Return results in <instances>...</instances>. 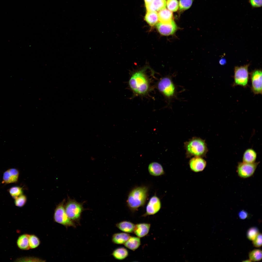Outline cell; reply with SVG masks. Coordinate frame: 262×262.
Wrapping results in <instances>:
<instances>
[{
	"mask_svg": "<svg viewBox=\"0 0 262 262\" xmlns=\"http://www.w3.org/2000/svg\"><path fill=\"white\" fill-rule=\"evenodd\" d=\"M143 69L134 72L131 76L129 84L134 93L138 95L147 93L150 88L149 81Z\"/></svg>",
	"mask_w": 262,
	"mask_h": 262,
	"instance_id": "cell-1",
	"label": "cell"
},
{
	"mask_svg": "<svg viewBox=\"0 0 262 262\" xmlns=\"http://www.w3.org/2000/svg\"><path fill=\"white\" fill-rule=\"evenodd\" d=\"M148 190L147 187L142 186L136 187L131 191L128 196L127 203L131 210L136 211L144 205L147 196Z\"/></svg>",
	"mask_w": 262,
	"mask_h": 262,
	"instance_id": "cell-2",
	"label": "cell"
},
{
	"mask_svg": "<svg viewBox=\"0 0 262 262\" xmlns=\"http://www.w3.org/2000/svg\"><path fill=\"white\" fill-rule=\"evenodd\" d=\"M184 147L186 157L188 158L193 156L202 158L205 157L208 151L205 140L196 137L185 142Z\"/></svg>",
	"mask_w": 262,
	"mask_h": 262,
	"instance_id": "cell-3",
	"label": "cell"
},
{
	"mask_svg": "<svg viewBox=\"0 0 262 262\" xmlns=\"http://www.w3.org/2000/svg\"><path fill=\"white\" fill-rule=\"evenodd\" d=\"M157 87L168 100H171L176 97V87L171 77L167 76L161 78L157 83Z\"/></svg>",
	"mask_w": 262,
	"mask_h": 262,
	"instance_id": "cell-4",
	"label": "cell"
},
{
	"mask_svg": "<svg viewBox=\"0 0 262 262\" xmlns=\"http://www.w3.org/2000/svg\"><path fill=\"white\" fill-rule=\"evenodd\" d=\"M249 66L248 64L235 67L233 86L238 85L244 88L247 87L249 79Z\"/></svg>",
	"mask_w": 262,
	"mask_h": 262,
	"instance_id": "cell-5",
	"label": "cell"
},
{
	"mask_svg": "<svg viewBox=\"0 0 262 262\" xmlns=\"http://www.w3.org/2000/svg\"><path fill=\"white\" fill-rule=\"evenodd\" d=\"M259 162L253 163L239 162L237 166V172L240 178L246 179L252 176L254 174Z\"/></svg>",
	"mask_w": 262,
	"mask_h": 262,
	"instance_id": "cell-6",
	"label": "cell"
},
{
	"mask_svg": "<svg viewBox=\"0 0 262 262\" xmlns=\"http://www.w3.org/2000/svg\"><path fill=\"white\" fill-rule=\"evenodd\" d=\"M65 208L67 216L71 220H78L83 210L81 204L72 200L67 202Z\"/></svg>",
	"mask_w": 262,
	"mask_h": 262,
	"instance_id": "cell-7",
	"label": "cell"
},
{
	"mask_svg": "<svg viewBox=\"0 0 262 262\" xmlns=\"http://www.w3.org/2000/svg\"><path fill=\"white\" fill-rule=\"evenodd\" d=\"M63 202L61 203L56 208L54 215V220L57 223L66 226L74 227V223L66 214Z\"/></svg>",
	"mask_w": 262,
	"mask_h": 262,
	"instance_id": "cell-8",
	"label": "cell"
},
{
	"mask_svg": "<svg viewBox=\"0 0 262 262\" xmlns=\"http://www.w3.org/2000/svg\"><path fill=\"white\" fill-rule=\"evenodd\" d=\"M262 71L256 69L250 73L251 90L254 95L262 94Z\"/></svg>",
	"mask_w": 262,
	"mask_h": 262,
	"instance_id": "cell-9",
	"label": "cell"
},
{
	"mask_svg": "<svg viewBox=\"0 0 262 262\" xmlns=\"http://www.w3.org/2000/svg\"><path fill=\"white\" fill-rule=\"evenodd\" d=\"M161 206L159 198L155 195L150 199L146 207V212L143 216L154 215L158 213Z\"/></svg>",
	"mask_w": 262,
	"mask_h": 262,
	"instance_id": "cell-10",
	"label": "cell"
},
{
	"mask_svg": "<svg viewBox=\"0 0 262 262\" xmlns=\"http://www.w3.org/2000/svg\"><path fill=\"white\" fill-rule=\"evenodd\" d=\"M156 25L158 32L161 35L165 36L173 34L176 31L177 28L173 20L167 23H158Z\"/></svg>",
	"mask_w": 262,
	"mask_h": 262,
	"instance_id": "cell-11",
	"label": "cell"
},
{
	"mask_svg": "<svg viewBox=\"0 0 262 262\" xmlns=\"http://www.w3.org/2000/svg\"><path fill=\"white\" fill-rule=\"evenodd\" d=\"M207 164L206 161L202 158L194 157L191 158L189 162V165L191 170L196 172L203 171L205 168Z\"/></svg>",
	"mask_w": 262,
	"mask_h": 262,
	"instance_id": "cell-12",
	"label": "cell"
},
{
	"mask_svg": "<svg viewBox=\"0 0 262 262\" xmlns=\"http://www.w3.org/2000/svg\"><path fill=\"white\" fill-rule=\"evenodd\" d=\"M19 172L16 169L11 168L8 169L4 173L3 182L5 184H9L16 182L18 180Z\"/></svg>",
	"mask_w": 262,
	"mask_h": 262,
	"instance_id": "cell-13",
	"label": "cell"
},
{
	"mask_svg": "<svg viewBox=\"0 0 262 262\" xmlns=\"http://www.w3.org/2000/svg\"><path fill=\"white\" fill-rule=\"evenodd\" d=\"M151 225L149 223H142L135 225L133 232L139 238L146 236L148 233Z\"/></svg>",
	"mask_w": 262,
	"mask_h": 262,
	"instance_id": "cell-14",
	"label": "cell"
},
{
	"mask_svg": "<svg viewBox=\"0 0 262 262\" xmlns=\"http://www.w3.org/2000/svg\"><path fill=\"white\" fill-rule=\"evenodd\" d=\"M166 0H153L149 4L145 6L147 11H158L165 8Z\"/></svg>",
	"mask_w": 262,
	"mask_h": 262,
	"instance_id": "cell-15",
	"label": "cell"
},
{
	"mask_svg": "<svg viewBox=\"0 0 262 262\" xmlns=\"http://www.w3.org/2000/svg\"><path fill=\"white\" fill-rule=\"evenodd\" d=\"M148 170L150 174L155 176H160L164 173L162 165L157 162H154L150 163L148 166Z\"/></svg>",
	"mask_w": 262,
	"mask_h": 262,
	"instance_id": "cell-16",
	"label": "cell"
},
{
	"mask_svg": "<svg viewBox=\"0 0 262 262\" xmlns=\"http://www.w3.org/2000/svg\"><path fill=\"white\" fill-rule=\"evenodd\" d=\"M257 153L252 148H248L244 152L242 157L243 162L247 163H253L255 162Z\"/></svg>",
	"mask_w": 262,
	"mask_h": 262,
	"instance_id": "cell-17",
	"label": "cell"
},
{
	"mask_svg": "<svg viewBox=\"0 0 262 262\" xmlns=\"http://www.w3.org/2000/svg\"><path fill=\"white\" fill-rule=\"evenodd\" d=\"M158 14L159 21L160 22L167 23L173 20L172 12L165 8L160 11Z\"/></svg>",
	"mask_w": 262,
	"mask_h": 262,
	"instance_id": "cell-18",
	"label": "cell"
},
{
	"mask_svg": "<svg viewBox=\"0 0 262 262\" xmlns=\"http://www.w3.org/2000/svg\"><path fill=\"white\" fill-rule=\"evenodd\" d=\"M117 227L122 231L127 233L134 232L135 225L129 221H124L116 224Z\"/></svg>",
	"mask_w": 262,
	"mask_h": 262,
	"instance_id": "cell-19",
	"label": "cell"
},
{
	"mask_svg": "<svg viewBox=\"0 0 262 262\" xmlns=\"http://www.w3.org/2000/svg\"><path fill=\"white\" fill-rule=\"evenodd\" d=\"M125 246L132 251L137 249L141 244L140 238L138 237H130L124 244Z\"/></svg>",
	"mask_w": 262,
	"mask_h": 262,
	"instance_id": "cell-20",
	"label": "cell"
},
{
	"mask_svg": "<svg viewBox=\"0 0 262 262\" xmlns=\"http://www.w3.org/2000/svg\"><path fill=\"white\" fill-rule=\"evenodd\" d=\"M130 237L129 234L125 232L116 233L113 235L112 241L115 244H124Z\"/></svg>",
	"mask_w": 262,
	"mask_h": 262,
	"instance_id": "cell-21",
	"label": "cell"
},
{
	"mask_svg": "<svg viewBox=\"0 0 262 262\" xmlns=\"http://www.w3.org/2000/svg\"><path fill=\"white\" fill-rule=\"evenodd\" d=\"M144 19L149 25L151 26H153L158 23L159 19L158 13L156 11H147Z\"/></svg>",
	"mask_w": 262,
	"mask_h": 262,
	"instance_id": "cell-22",
	"label": "cell"
},
{
	"mask_svg": "<svg viewBox=\"0 0 262 262\" xmlns=\"http://www.w3.org/2000/svg\"><path fill=\"white\" fill-rule=\"evenodd\" d=\"M29 235L24 234L20 236L17 242L18 247L23 250H27L30 248L29 245Z\"/></svg>",
	"mask_w": 262,
	"mask_h": 262,
	"instance_id": "cell-23",
	"label": "cell"
},
{
	"mask_svg": "<svg viewBox=\"0 0 262 262\" xmlns=\"http://www.w3.org/2000/svg\"><path fill=\"white\" fill-rule=\"evenodd\" d=\"M112 254L115 259L121 260L127 258L129 253L126 249L123 247H121L115 249L113 252Z\"/></svg>",
	"mask_w": 262,
	"mask_h": 262,
	"instance_id": "cell-24",
	"label": "cell"
},
{
	"mask_svg": "<svg viewBox=\"0 0 262 262\" xmlns=\"http://www.w3.org/2000/svg\"><path fill=\"white\" fill-rule=\"evenodd\" d=\"M250 260L251 261H258L262 259V251L260 249H256L250 251L248 254Z\"/></svg>",
	"mask_w": 262,
	"mask_h": 262,
	"instance_id": "cell-25",
	"label": "cell"
},
{
	"mask_svg": "<svg viewBox=\"0 0 262 262\" xmlns=\"http://www.w3.org/2000/svg\"><path fill=\"white\" fill-rule=\"evenodd\" d=\"M167 8L171 12H175L178 9L179 4L177 0H167L166 2Z\"/></svg>",
	"mask_w": 262,
	"mask_h": 262,
	"instance_id": "cell-26",
	"label": "cell"
},
{
	"mask_svg": "<svg viewBox=\"0 0 262 262\" xmlns=\"http://www.w3.org/2000/svg\"><path fill=\"white\" fill-rule=\"evenodd\" d=\"M29 242L30 248L31 249L36 248L40 243L38 238L34 235H29Z\"/></svg>",
	"mask_w": 262,
	"mask_h": 262,
	"instance_id": "cell-27",
	"label": "cell"
},
{
	"mask_svg": "<svg viewBox=\"0 0 262 262\" xmlns=\"http://www.w3.org/2000/svg\"><path fill=\"white\" fill-rule=\"evenodd\" d=\"M9 191L11 196L15 199L22 194V189L19 187H12L9 189Z\"/></svg>",
	"mask_w": 262,
	"mask_h": 262,
	"instance_id": "cell-28",
	"label": "cell"
},
{
	"mask_svg": "<svg viewBox=\"0 0 262 262\" xmlns=\"http://www.w3.org/2000/svg\"><path fill=\"white\" fill-rule=\"evenodd\" d=\"M193 0H179L180 10L182 11L188 9L191 6Z\"/></svg>",
	"mask_w": 262,
	"mask_h": 262,
	"instance_id": "cell-29",
	"label": "cell"
},
{
	"mask_svg": "<svg viewBox=\"0 0 262 262\" xmlns=\"http://www.w3.org/2000/svg\"><path fill=\"white\" fill-rule=\"evenodd\" d=\"M259 233L258 229L257 228L252 227L249 228L247 232V237L249 240L252 241Z\"/></svg>",
	"mask_w": 262,
	"mask_h": 262,
	"instance_id": "cell-30",
	"label": "cell"
},
{
	"mask_svg": "<svg viewBox=\"0 0 262 262\" xmlns=\"http://www.w3.org/2000/svg\"><path fill=\"white\" fill-rule=\"evenodd\" d=\"M26 200V196L22 194L15 198V203L16 206L21 207L24 205Z\"/></svg>",
	"mask_w": 262,
	"mask_h": 262,
	"instance_id": "cell-31",
	"label": "cell"
},
{
	"mask_svg": "<svg viewBox=\"0 0 262 262\" xmlns=\"http://www.w3.org/2000/svg\"><path fill=\"white\" fill-rule=\"evenodd\" d=\"M254 246L256 247H261L262 246V234L259 233L252 241Z\"/></svg>",
	"mask_w": 262,
	"mask_h": 262,
	"instance_id": "cell-32",
	"label": "cell"
},
{
	"mask_svg": "<svg viewBox=\"0 0 262 262\" xmlns=\"http://www.w3.org/2000/svg\"><path fill=\"white\" fill-rule=\"evenodd\" d=\"M249 1L253 7H260L262 6V0H249Z\"/></svg>",
	"mask_w": 262,
	"mask_h": 262,
	"instance_id": "cell-33",
	"label": "cell"
},
{
	"mask_svg": "<svg viewBox=\"0 0 262 262\" xmlns=\"http://www.w3.org/2000/svg\"><path fill=\"white\" fill-rule=\"evenodd\" d=\"M238 215L240 219L244 220L248 217V215L246 211L244 210H242L239 212Z\"/></svg>",
	"mask_w": 262,
	"mask_h": 262,
	"instance_id": "cell-34",
	"label": "cell"
},
{
	"mask_svg": "<svg viewBox=\"0 0 262 262\" xmlns=\"http://www.w3.org/2000/svg\"><path fill=\"white\" fill-rule=\"evenodd\" d=\"M226 62V60L224 58L221 59L219 61V63L221 65H225Z\"/></svg>",
	"mask_w": 262,
	"mask_h": 262,
	"instance_id": "cell-35",
	"label": "cell"
},
{
	"mask_svg": "<svg viewBox=\"0 0 262 262\" xmlns=\"http://www.w3.org/2000/svg\"><path fill=\"white\" fill-rule=\"evenodd\" d=\"M145 5V6H147L150 4L153 0H144Z\"/></svg>",
	"mask_w": 262,
	"mask_h": 262,
	"instance_id": "cell-36",
	"label": "cell"
}]
</instances>
